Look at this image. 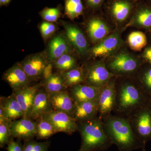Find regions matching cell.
Wrapping results in <instances>:
<instances>
[{"label": "cell", "mask_w": 151, "mask_h": 151, "mask_svg": "<svg viewBox=\"0 0 151 151\" xmlns=\"http://www.w3.org/2000/svg\"><path fill=\"white\" fill-rule=\"evenodd\" d=\"M65 30V36L71 47L81 55L86 54L89 51V44L84 33L74 25L62 21Z\"/></svg>", "instance_id": "obj_11"}, {"label": "cell", "mask_w": 151, "mask_h": 151, "mask_svg": "<svg viewBox=\"0 0 151 151\" xmlns=\"http://www.w3.org/2000/svg\"><path fill=\"white\" fill-rule=\"evenodd\" d=\"M54 68L53 63L49 62L44 69L42 73V78L43 81H45L49 78L53 74V69Z\"/></svg>", "instance_id": "obj_37"}, {"label": "cell", "mask_w": 151, "mask_h": 151, "mask_svg": "<svg viewBox=\"0 0 151 151\" xmlns=\"http://www.w3.org/2000/svg\"><path fill=\"white\" fill-rule=\"evenodd\" d=\"M102 120L105 133L119 151H132L145 147L136 137L126 117L111 114Z\"/></svg>", "instance_id": "obj_2"}, {"label": "cell", "mask_w": 151, "mask_h": 151, "mask_svg": "<svg viewBox=\"0 0 151 151\" xmlns=\"http://www.w3.org/2000/svg\"><path fill=\"white\" fill-rule=\"evenodd\" d=\"M11 1V0H0V5L1 6L8 5Z\"/></svg>", "instance_id": "obj_39"}, {"label": "cell", "mask_w": 151, "mask_h": 151, "mask_svg": "<svg viewBox=\"0 0 151 151\" xmlns=\"http://www.w3.org/2000/svg\"><path fill=\"white\" fill-rule=\"evenodd\" d=\"M84 84L102 88L115 76L103 61H97L83 67Z\"/></svg>", "instance_id": "obj_6"}, {"label": "cell", "mask_w": 151, "mask_h": 151, "mask_svg": "<svg viewBox=\"0 0 151 151\" xmlns=\"http://www.w3.org/2000/svg\"><path fill=\"white\" fill-rule=\"evenodd\" d=\"M50 142H37L33 139L24 141L23 151H48Z\"/></svg>", "instance_id": "obj_32"}, {"label": "cell", "mask_w": 151, "mask_h": 151, "mask_svg": "<svg viewBox=\"0 0 151 151\" xmlns=\"http://www.w3.org/2000/svg\"><path fill=\"white\" fill-rule=\"evenodd\" d=\"M128 42L130 48L133 50L140 51L147 45V38L145 34L142 32H133L128 36Z\"/></svg>", "instance_id": "obj_29"}, {"label": "cell", "mask_w": 151, "mask_h": 151, "mask_svg": "<svg viewBox=\"0 0 151 151\" xmlns=\"http://www.w3.org/2000/svg\"><path fill=\"white\" fill-rule=\"evenodd\" d=\"M129 25L135 27H151V7L141 6L135 11Z\"/></svg>", "instance_id": "obj_23"}, {"label": "cell", "mask_w": 151, "mask_h": 151, "mask_svg": "<svg viewBox=\"0 0 151 151\" xmlns=\"http://www.w3.org/2000/svg\"><path fill=\"white\" fill-rule=\"evenodd\" d=\"M86 6L92 10L100 8L105 0H84Z\"/></svg>", "instance_id": "obj_36"}, {"label": "cell", "mask_w": 151, "mask_h": 151, "mask_svg": "<svg viewBox=\"0 0 151 151\" xmlns=\"http://www.w3.org/2000/svg\"><path fill=\"white\" fill-rule=\"evenodd\" d=\"M61 73L64 78L65 84L67 88L74 85L84 83L83 67L77 66L71 70L61 72Z\"/></svg>", "instance_id": "obj_25"}, {"label": "cell", "mask_w": 151, "mask_h": 151, "mask_svg": "<svg viewBox=\"0 0 151 151\" xmlns=\"http://www.w3.org/2000/svg\"><path fill=\"white\" fill-rule=\"evenodd\" d=\"M14 139L12 138L7 144V151H23V145H22L21 140L17 139V141H15Z\"/></svg>", "instance_id": "obj_35"}, {"label": "cell", "mask_w": 151, "mask_h": 151, "mask_svg": "<svg viewBox=\"0 0 151 151\" xmlns=\"http://www.w3.org/2000/svg\"><path fill=\"white\" fill-rule=\"evenodd\" d=\"M106 66L115 76L130 77L137 73L140 63L130 55L121 53L113 57Z\"/></svg>", "instance_id": "obj_5"}, {"label": "cell", "mask_w": 151, "mask_h": 151, "mask_svg": "<svg viewBox=\"0 0 151 151\" xmlns=\"http://www.w3.org/2000/svg\"><path fill=\"white\" fill-rule=\"evenodd\" d=\"M2 79L10 85L13 91L29 86L32 81L20 63H16L6 71L3 74Z\"/></svg>", "instance_id": "obj_12"}, {"label": "cell", "mask_w": 151, "mask_h": 151, "mask_svg": "<svg viewBox=\"0 0 151 151\" xmlns=\"http://www.w3.org/2000/svg\"><path fill=\"white\" fill-rule=\"evenodd\" d=\"M135 79L149 98L151 96V67L142 71Z\"/></svg>", "instance_id": "obj_30"}, {"label": "cell", "mask_w": 151, "mask_h": 151, "mask_svg": "<svg viewBox=\"0 0 151 151\" xmlns=\"http://www.w3.org/2000/svg\"><path fill=\"white\" fill-rule=\"evenodd\" d=\"M39 14L45 21L54 22L59 18L61 12L58 8H45L41 11Z\"/></svg>", "instance_id": "obj_33"}, {"label": "cell", "mask_w": 151, "mask_h": 151, "mask_svg": "<svg viewBox=\"0 0 151 151\" xmlns=\"http://www.w3.org/2000/svg\"><path fill=\"white\" fill-rule=\"evenodd\" d=\"M12 121L4 120L0 121V147L1 148L7 145L12 137L11 135L10 123Z\"/></svg>", "instance_id": "obj_31"}, {"label": "cell", "mask_w": 151, "mask_h": 151, "mask_svg": "<svg viewBox=\"0 0 151 151\" xmlns=\"http://www.w3.org/2000/svg\"><path fill=\"white\" fill-rule=\"evenodd\" d=\"M52 63L54 68L60 72L68 71L77 67V60L71 52L63 55Z\"/></svg>", "instance_id": "obj_26"}, {"label": "cell", "mask_w": 151, "mask_h": 151, "mask_svg": "<svg viewBox=\"0 0 151 151\" xmlns=\"http://www.w3.org/2000/svg\"><path fill=\"white\" fill-rule=\"evenodd\" d=\"M37 139H45L51 137L56 132L52 124L48 121L41 118L37 120Z\"/></svg>", "instance_id": "obj_28"}, {"label": "cell", "mask_w": 151, "mask_h": 151, "mask_svg": "<svg viewBox=\"0 0 151 151\" xmlns=\"http://www.w3.org/2000/svg\"><path fill=\"white\" fill-rule=\"evenodd\" d=\"M71 47L65 35L55 36L50 41L45 52L49 62H54L63 55L71 52Z\"/></svg>", "instance_id": "obj_19"}, {"label": "cell", "mask_w": 151, "mask_h": 151, "mask_svg": "<svg viewBox=\"0 0 151 151\" xmlns=\"http://www.w3.org/2000/svg\"><path fill=\"white\" fill-rule=\"evenodd\" d=\"M53 110L48 92L42 86L36 94L29 118L37 121Z\"/></svg>", "instance_id": "obj_16"}, {"label": "cell", "mask_w": 151, "mask_h": 151, "mask_svg": "<svg viewBox=\"0 0 151 151\" xmlns=\"http://www.w3.org/2000/svg\"><path fill=\"white\" fill-rule=\"evenodd\" d=\"M102 88L81 84L71 86L68 91L76 104L87 101L98 102Z\"/></svg>", "instance_id": "obj_17"}, {"label": "cell", "mask_w": 151, "mask_h": 151, "mask_svg": "<svg viewBox=\"0 0 151 151\" xmlns=\"http://www.w3.org/2000/svg\"><path fill=\"white\" fill-rule=\"evenodd\" d=\"M137 0H112L109 3V13L113 20L122 23L127 19L134 9Z\"/></svg>", "instance_id": "obj_15"}, {"label": "cell", "mask_w": 151, "mask_h": 151, "mask_svg": "<svg viewBox=\"0 0 151 151\" xmlns=\"http://www.w3.org/2000/svg\"><path fill=\"white\" fill-rule=\"evenodd\" d=\"M48 62L46 53L39 52L26 57L20 63L31 81H35L42 78L44 69Z\"/></svg>", "instance_id": "obj_9"}, {"label": "cell", "mask_w": 151, "mask_h": 151, "mask_svg": "<svg viewBox=\"0 0 151 151\" xmlns=\"http://www.w3.org/2000/svg\"><path fill=\"white\" fill-rule=\"evenodd\" d=\"M57 28L53 22L44 21L41 23L39 29L44 40L46 42L56 31Z\"/></svg>", "instance_id": "obj_34"}, {"label": "cell", "mask_w": 151, "mask_h": 151, "mask_svg": "<svg viewBox=\"0 0 151 151\" xmlns=\"http://www.w3.org/2000/svg\"><path fill=\"white\" fill-rule=\"evenodd\" d=\"M86 31L92 43L97 44L109 35L110 28L106 22L98 17H92L86 24Z\"/></svg>", "instance_id": "obj_20"}, {"label": "cell", "mask_w": 151, "mask_h": 151, "mask_svg": "<svg viewBox=\"0 0 151 151\" xmlns=\"http://www.w3.org/2000/svg\"><path fill=\"white\" fill-rule=\"evenodd\" d=\"M144 58L151 64V47H148L144 52Z\"/></svg>", "instance_id": "obj_38"}, {"label": "cell", "mask_w": 151, "mask_h": 151, "mask_svg": "<svg viewBox=\"0 0 151 151\" xmlns=\"http://www.w3.org/2000/svg\"><path fill=\"white\" fill-rule=\"evenodd\" d=\"M48 94L53 110L67 113L72 117L75 103L68 90Z\"/></svg>", "instance_id": "obj_21"}, {"label": "cell", "mask_w": 151, "mask_h": 151, "mask_svg": "<svg viewBox=\"0 0 151 151\" xmlns=\"http://www.w3.org/2000/svg\"><path fill=\"white\" fill-rule=\"evenodd\" d=\"M42 118L52 124L56 133L63 132L71 135L78 131L77 122L67 113L53 110L45 114Z\"/></svg>", "instance_id": "obj_8"}, {"label": "cell", "mask_w": 151, "mask_h": 151, "mask_svg": "<svg viewBox=\"0 0 151 151\" xmlns=\"http://www.w3.org/2000/svg\"><path fill=\"white\" fill-rule=\"evenodd\" d=\"M84 10L83 0H65V14L71 20L82 15Z\"/></svg>", "instance_id": "obj_27"}, {"label": "cell", "mask_w": 151, "mask_h": 151, "mask_svg": "<svg viewBox=\"0 0 151 151\" xmlns=\"http://www.w3.org/2000/svg\"><path fill=\"white\" fill-rule=\"evenodd\" d=\"M148 103L151 105V96L149 97Z\"/></svg>", "instance_id": "obj_40"}, {"label": "cell", "mask_w": 151, "mask_h": 151, "mask_svg": "<svg viewBox=\"0 0 151 151\" xmlns=\"http://www.w3.org/2000/svg\"><path fill=\"white\" fill-rule=\"evenodd\" d=\"M41 83L48 93L61 92L68 89L64 78L61 72L59 71L53 73L49 78Z\"/></svg>", "instance_id": "obj_24"}, {"label": "cell", "mask_w": 151, "mask_h": 151, "mask_svg": "<svg viewBox=\"0 0 151 151\" xmlns=\"http://www.w3.org/2000/svg\"><path fill=\"white\" fill-rule=\"evenodd\" d=\"M10 129L12 138L24 141L32 139L36 135L37 121L23 117L12 121Z\"/></svg>", "instance_id": "obj_10"}, {"label": "cell", "mask_w": 151, "mask_h": 151, "mask_svg": "<svg viewBox=\"0 0 151 151\" xmlns=\"http://www.w3.org/2000/svg\"><path fill=\"white\" fill-rule=\"evenodd\" d=\"M97 101H87L75 104L72 117L77 122L90 120L98 116Z\"/></svg>", "instance_id": "obj_22"}, {"label": "cell", "mask_w": 151, "mask_h": 151, "mask_svg": "<svg viewBox=\"0 0 151 151\" xmlns=\"http://www.w3.org/2000/svg\"><path fill=\"white\" fill-rule=\"evenodd\" d=\"M116 76L103 87L98 100V116L103 119L113 114L116 100Z\"/></svg>", "instance_id": "obj_7"}, {"label": "cell", "mask_w": 151, "mask_h": 151, "mask_svg": "<svg viewBox=\"0 0 151 151\" xmlns=\"http://www.w3.org/2000/svg\"><path fill=\"white\" fill-rule=\"evenodd\" d=\"M122 43L120 33L116 31L96 44L90 49V53L95 58L109 56L118 49Z\"/></svg>", "instance_id": "obj_13"}, {"label": "cell", "mask_w": 151, "mask_h": 151, "mask_svg": "<svg viewBox=\"0 0 151 151\" xmlns=\"http://www.w3.org/2000/svg\"><path fill=\"white\" fill-rule=\"evenodd\" d=\"M24 117V113L16 98L12 94L9 97H1L0 121H12Z\"/></svg>", "instance_id": "obj_14"}, {"label": "cell", "mask_w": 151, "mask_h": 151, "mask_svg": "<svg viewBox=\"0 0 151 151\" xmlns=\"http://www.w3.org/2000/svg\"><path fill=\"white\" fill-rule=\"evenodd\" d=\"M77 123L81 138L78 151H105L113 145L105 133L103 120L99 116Z\"/></svg>", "instance_id": "obj_3"}, {"label": "cell", "mask_w": 151, "mask_h": 151, "mask_svg": "<svg viewBox=\"0 0 151 151\" xmlns=\"http://www.w3.org/2000/svg\"><path fill=\"white\" fill-rule=\"evenodd\" d=\"M42 86V83H39L13 91L12 94L16 98L24 113V117H29L36 94Z\"/></svg>", "instance_id": "obj_18"}, {"label": "cell", "mask_w": 151, "mask_h": 151, "mask_svg": "<svg viewBox=\"0 0 151 151\" xmlns=\"http://www.w3.org/2000/svg\"><path fill=\"white\" fill-rule=\"evenodd\" d=\"M145 147H143V148L142 149V151H146L145 149Z\"/></svg>", "instance_id": "obj_41"}, {"label": "cell", "mask_w": 151, "mask_h": 151, "mask_svg": "<svg viewBox=\"0 0 151 151\" xmlns=\"http://www.w3.org/2000/svg\"><path fill=\"white\" fill-rule=\"evenodd\" d=\"M137 137L143 145L151 140V105L148 103L126 117Z\"/></svg>", "instance_id": "obj_4"}, {"label": "cell", "mask_w": 151, "mask_h": 151, "mask_svg": "<svg viewBox=\"0 0 151 151\" xmlns=\"http://www.w3.org/2000/svg\"><path fill=\"white\" fill-rule=\"evenodd\" d=\"M116 79V100L113 114L127 117L136 109L148 103L149 97L135 79Z\"/></svg>", "instance_id": "obj_1"}]
</instances>
